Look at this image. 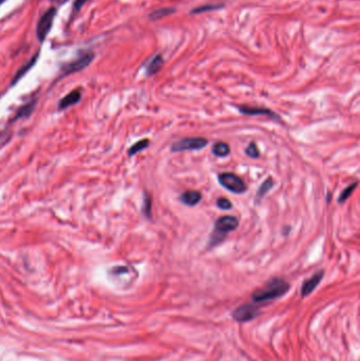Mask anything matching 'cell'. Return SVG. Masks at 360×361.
Returning a JSON list of instances; mask_svg holds the SVG:
<instances>
[{
	"mask_svg": "<svg viewBox=\"0 0 360 361\" xmlns=\"http://www.w3.org/2000/svg\"><path fill=\"white\" fill-rule=\"evenodd\" d=\"M290 284L286 280L274 278L265 284L264 288L255 292L252 296V299L255 303L270 302L287 295L290 291Z\"/></svg>",
	"mask_w": 360,
	"mask_h": 361,
	"instance_id": "1",
	"label": "cell"
},
{
	"mask_svg": "<svg viewBox=\"0 0 360 361\" xmlns=\"http://www.w3.org/2000/svg\"><path fill=\"white\" fill-rule=\"evenodd\" d=\"M238 226H239V221L236 217L225 216L218 219L215 223V227H214L213 234L210 238V244H208V247L212 249V247H215L220 243H222L225 240L226 236L230 233L236 231Z\"/></svg>",
	"mask_w": 360,
	"mask_h": 361,
	"instance_id": "2",
	"label": "cell"
},
{
	"mask_svg": "<svg viewBox=\"0 0 360 361\" xmlns=\"http://www.w3.org/2000/svg\"><path fill=\"white\" fill-rule=\"evenodd\" d=\"M93 60H94V53L92 51H84L80 53L78 59L73 60L72 62L62 67V74L63 76H67L73 73L80 72L83 69L87 68L92 63Z\"/></svg>",
	"mask_w": 360,
	"mask_h": 361,
	"instance_id": "3",
	"label": "cell"
},
{
	"mask_svg": "<svg viewBox=\"0 0 360 361\" xmlns=\"http://www.w3.org/2000/svg\"><path fill=\"white\" fill-rule=\"evenodd\" d=\"M218 180L221 186L229 190V192L237 195L244 194L246 192V189H248L244 181L235 174L223 173L218 176Z\"/></svg>",
	"mask_w": 360,
	"mask_h": 361,
	"instance_id": "4",
	"label": "cell"
},
{
	"mask_svg": "<svg viewBox=\"0 0 360 361\" xmlns=\"http://www.w3.org/2000/svg\"><path fill=\"white\" fill-rule=\"evenodd\" d=\"M208 145V141L204 138H184L172 145L173 152H183V151H195L204 149Z\"/></svg>",
	"mask_w": 360,
	"mask_h": 361,
	"instance_id": "5",
	"label": "cell"
},
{
	"mask_svg": "<svg viewBox=\"0 0 360 361\" xmlns=\"http://www.w3.org/2000/svg\"><path fill=\"white\" fill-rule=\"evenodd\" d=\"M56 13H58L56 9L55 8H51L40 19L39 25H37V28H36V35H37V38H39V41L41 43L45 42L47 36L49 35L50 30H51V28L53 26V23H54Z\"/></svg>",
	"mask_w": 360,
	"mask_h": 361,
	"instance_id": "6",
	"label": "cell"
},
{
	"mask_svg": "<svg viewBox=\"0 0 360 361\" xmlns=\"http://www.w3.org/2000/svg\"><path fill=\"white\" fill-rule=\"evenodd\" d=\"M259 315H260V311L256 304L248 303V304H243V306H240L239 308H237L233 312L232 317L237 322L244 323V322H250V321L256 319Z\"/></svg>",
	"mask_w": 360,
	"mask_h": 361,
	"instance_id": "7",
	"label": "cell"
},
{
	"mask_svg": "<svg viewBox=\"0 0 360 361\" xmlns=\"http://www.w3.org/2000/svg\"><path fill=\"white\" fill-rule=\"evenodd\" d=\"M239 112L244 116H251V117H267L272 120L280 121V117L274 111L267 109V108H258V107H249V106H238L237 107Z\"/></svg>",
	"mask_w": 360,
	"mask_h": 361,
	"instance_id": "8",
	"label": "cell"
},
{
	"mask_svg": "<svg viewBox=\"0 0 360 361\" xmlns=\"http://www.w3.org/2000/svg\"><path fill=\"white\" fill-rule=\"evenodd\" d=\"M324 276H325V272L319 271V272L315 273L311 278L307 279L305 282H303L302 287H301L302 298H306V297L310 296L317 289V287L320 284L322 279H324Z\"/></svg>",
	"mask_w": 360,
	"mask_h": 361,
	"instance_id": "9",
	"label": "cell"
},
{
	"mask_svg": "<svg viewBox=\"0 0 360 361\" xmlns=\"http://www.w3.org/2000/svg\"><path fill=\"white\" fill-rule=\"evenodd\" d=\"M165 65V60L162 54H155L145 64V70L147 76H154L159 73Z\"/></svg>",
	"mask_w": 360,
	"mask_h": 361,
	"instance_id": "10",
	"label": "cell"
},
{
	"mask_svg": "<svg viewBox=\"0 0 360 361\" xmlns=\"http://www.w3.org/2000/svg\"><path fill=\"white\" fill-rule=\"evenodd\" d=\"M82 99V90L81 89H75L68 93L65 98H63L60 103H59V109L60 110H66L73 105L78 104Z\"/></svg>",
	"mask_w": 360,
	"mask_h": 361,
	"instance_id": "11",
	"label": "cell"
},
{
	"mask_svg": "<svg viewBox=\"0 0 360 361\" xmlns=\"http://www.w3.org/2000/svg\"><path fill=\"white\" fill-rule=\"evenodd\" d=\"M202 195L201 193L197 192V190H189V192L184 193L180 197V201L187 206H196L200 203Z\"/></svg>",
	"mask_w": 360,
	"mask_h": 361,
	"instance_id": "12",
	"label": "cell"
},
{
	"mask_svg": "<svg viewBox=\"0 0 360 361\" xmlns=\"http://www.w3.org/2000/svg\"><path fill=\"white\" fill-rule=\"evenodd\" d=\"M39 56H40V52L37 53L36 55H34V56L32 57V59H31V61L28 62L22 69H20V71H18V72L16 73V75L14 76L13 82H12V86H14L17 82H20V81L24 78V76L27 74V72H29V71L33 68V66L36 64L37 60H39Z\"/></svg>",
	"mask_w": 360,
	"mask_h": 361,
	"instance_id": "13",
	"label": "cell"
},
{
	"mask_svg": "<svg viewBox=\"0 0 360 361\" xmlns=\"http://www.w3.org/2000/svg\"><path fill=\"white\" fill-rule=\"evenodd\" d=\"M225 8L224 4H206V5H202L199 7H196L195 9H193L189 14L191 15H199V14H204L207 12H214V11H219V10H223Z\"/></svg>",
	"mask_w": 360,
	"mask_h": 361,
	"instance_id": "14",
	"label": "cell"
},
{
	"mask_svg": "<svg viewBox=\"0 0 360 361\" xmlns=\"http://www.w3.org/2000/svg\"><path fill=\"white\" fill-rule=\"evenodd\" d=\"M35 106H36V100H31L27 104L23 105L20 109L17 110L14 120H21V119L29 118L31 114L33 113V111L35 109Z\"/></svg>",
	"mask_w": 360,
	"mask_h": 361,
	"instance_id": "15",
	"label": "cell"
},
{
	"mask_svg": "<svg viewBox=\"0 0 360 361\" xmlns=\"http://www.w3.org/2000/svg\"><path fill=\"white\" fill-rule=\"evenodd\" d=\"M177 12V10L175 8H162V9H158L155 10L153 13L149 14V19L153 22H158L161 21V19H164L170 15H173Z\"/></svg>",
	"mask_w": 360,
	"mask_h": 361,
	"instance_id": "16",
	"label": "cell"
},
{
	"mask_svg": "<svg viewBox=\"0 0 360 361\" xmlns=\"http://www.w3.org/2000/svg\"><path fill=\"white\" fill-rule=\"evenodd\" d=\"M274 185H275V183H274L273 179L269 178L259 186V188L257 190V194H256V204L264 198V196L270 192V190L274 187Z\"/></svg>",
	"mask_w": 360,
	"mask_h": 361,
	"instance_id": "17",
	"label": "cell"
},
{
	"mask_svg": "<svg viewBox=\"0 0 360 361\" xmlns=\"http://www.w3.org/2000/svg\"><path fill=\"white\" fill-rule=\"evenodd\" d=\"M213 154L218 158H225L231 154V148L224 142H218L213 146Z\"/></svg>",
	"mask_w": 360,
	"mask_h": 361,
	"instance_id": "18",
	"label": "cell"
},
{
	"mask_svg": "<svg viewBox=\"0 0 360 361\" xmlns=\"http://www.w3.org/2000/svg\"><path fill=\"white\" fill-rule=\"evenodd\" d=\"M149 144H150V141H149L148 139H144V140H141V141L137 142L136 144H134V145H132V146L130 147V149H129V151H128V155H129L130 157L136 156L137 154H139V152H141V151L147 149L148 146H149Z\"/></svg>",
	"mask_w": 360,
	"mask_h": 361,
	"instance_id": "19",
	"label": "cell"
},
{
	"mask_svg": "<svg viewBox=\"0 0 360 361\" xmlns=\"http://www.w3.org/2000/svg\"><path fill=\"white\" fill-rule=\"evenodd\" d=\"M357 185H358V182H354L353 184H351V185H349L348 187H346V188L343 190V192L340 193V195H339V197H338V203H339V204L345 203V202L350 198V196L354 193V190L356 189Z\"/></svg>",
	"mask_w": 360,
	"mask_h": 361,
	"instance_id": "20",
	"label": "cell"
},
{
	"mask_svg": "<svg viewBox=\"0 0 360 361\" xmlns=\"http://www.w3.org/2000/svg\"><path fill=\"white\" fill-rule=\"evenodd\" d=\"M151 206H153V201H151L150 196H148L145 193V195H144V202H143V214L148 219L151 218V208H153Z\"/></svg>",
	"mask_w": 360,
	"mask_h": 361,
	"instance_id": "21",
	"label": "cell"
},
{
	"mask_svg": "<svg viewBox=\"0 0 360 361\" xmlns=\"http://www.w3.org/2000/svg\"><path fill=\"white\" fill-rule=\"evenodd\" d=\"M245 154L251 159H258L260 157V151L255 143H250L245 149Z\"/></svg>",
	"mask_w": 360,
	"mask_h": 361,
	"instance_id": "22",
	"label": "cell"
},
{
	"mask_svg": "<svg viewBox=\"0 0 360 361\" xmlns=\"http://www.w3.org/2000/svg\"><path fill=\"white\" fill-rule=\"evenodd\" d=\"M217 206H218V208L222 209V211H231V209L233 208L232 202L226 198H219L217 200Z\"/></svg>",
	"mask_w": 360,
	"mask_h": 361,
	"instance_id": "23",
	"label": "cell"
},
{
	"mask_svg": "<svg viewBox=\"0 0 360 361\" xmlns=\"http://www.w3.org/2000/svg\"><path fill=\"white\" fill-rule=\"evenodd\" d=\"M89 2H91V0H75L74 4H73V11L74 12H80L81 9Z\"/></svg>",
	"mask_w": 360,
	"mask_h": 361,
	"instance_id": "24",
	"label": "cell"
},
{
	"mask_svg": "<svg viewBox=\"0 0 360 361\" xmlns=\"http://www.w3.org/2000/svg\"><path fill=\"white\" fill-rule=\"evenodd\" d=\"M52 2H55V3H59V4H63L65 3L66 0H52Z\"/></svg>",
	"mask_w": 360,
	"mask_h": 361,
	"instance_id": "25",
	"label": "cell"
},
{
	"mask_svg": "<svg viewBox=\"0 0 360 361\" xmlns=\"http://www.w3.org/2000/svg\"><path fill=\"white\" fill-rule=\"evenodd\" d=\"M7 2V0H0V6H2L3 4H5Z\"/></svg>",
	"mask_w": 360,
	"mask_h": 361,
	"instance_id": "26",
	"label": "cell"
}]
</instances>
